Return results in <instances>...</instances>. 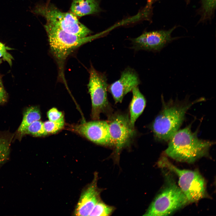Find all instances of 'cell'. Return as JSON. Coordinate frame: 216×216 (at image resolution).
Here are the masks:
<instances>
[{
    "label": "cell",
    "mask_w": 216,
    "mask_h": 216,
    "mask_svg": "<svg viewBox=\"0 0 216 216\" xmlns=\"http://www.w3.org/2000/svg\"><path fill=\"white\" fill-rule=\"evenodd\" d=\"M49 120L52 121H57L64 116L63 113L58 110L56 108H52L47 112Z\"/></svg>",
    "instance_id": "cell-21"
},
{
    "label": "cell",
    "mask_w": 216,
    "mask_h": 216,
    "mask_svg": "<svg viewBox=\"0 0 216 216\" xmlns=\"http://www.w3.org/2000/svg\"><path fill=\"white\" fill-rule=\"evenodd\" d=\"M158 165L175 173L178 178L179 187L189 202H195L206 195L205 180L197 171L180 169L174 165L165 156L161 158Z\"/></svg>",
    "instance_id": "cell-6"
},
{
    "label": "cell",
    "mask_w": 216,
    "mask_h": 216,
    "mask_svg": "<svg viewBox=\"0 0 216 216\" xmlns=\"http://www.w3.org/2000/svg\"><path fill=\"white\" fill-rule=\"evenodd\" d=\"M132 91V97L130 105L129 117L131 124L134 127L136 121L145 107L146 100L138 86L134 88Z\"/></svg>",
    "instance_id": "cell-13"
},
{
    "label": "cell",
    "mask_w": 216,
    "mask_h": 216,
    "mask_svg": "<svg viewBox=\"0 0 216 216\" xmlns=\"http://www.w3.org/2000/svg\"><path fill=\"white\" fill-rule=\"evenodd\" d=\"M157 0H147L148 2V6H150L151 5L152 3L154 1Z\"/></svg>",
    "instance_id": "cell-24"
},
{
    "label": "cell",
    "mask_w": 216,
    "mask_h": 216,
    "mask_svg": "<svg viewBox=\"0 0 216 216\" xmlns=\"http://www.w3.org/2000/svg\"><path fill=\"white\" fill-rule=\"evenodd\" d=\"M166 178V185L154 198L144 216H167L189 202L180 187L170 178Z\"/></svg>",
    "instance_id": "cell-5"
},
{
    "label": "cell",
    "mask_w": 216,
    "mask_h": 216,
    "mask_svg": "<svg viewBox=\"0 0 216 216\" xmlns=\"http://www.w3.org/2000/svg\"><path fill=\"white\" fill-rule=\"evenodd\" d=\"M13 136L8 134L0 135V168L9 159Z\"/></svg>",
    "instance_id": "cell-16"
},
{
    "label": "cell",
    "mask_w": 216,
    "mask_h": 216,
    "mask_svg": "<svg viewBox=\"0 0 216 216\" xmlns=\"http://www.w3.org/2000/svg\"><path fill=\"white\" fill-rule=\"evenodd\" d=\"M68 129L98 145L113 146L108 122L94 120L70 125Z\"/></svg>",
    "instance_id": "cell-9"
},
{
    "label": "cell",
    "mask_w": 216,
    "mask_h": 216,
    "mask_svg": "<svg viewBox=\"0 0 216 216\" xmlns=\"http://www.w3.org/2000/svg\"><path fill=\"white\" fill-rule=\"evenodd\" d=\"M216 0H202V18L205 20L210 18L216 8Z\"/></svg>",
    "instance_id": "cell-20"
},
{
    "label": "cell",
    "mask_w": 216,
    "mask_h": 216,
    "mask_svg": "<svg viewBox=\"0 0 216 216\" xmlns=\"http://www.w3.org/2000/svg\"><path fill=\"white\" fill-rule=\"evenodd\" d=\"M31 134L35 136H43L47 134L44 128L43 122L40 120L35 121L29 125L21 135Z\"/></svg>",
    "instance_id": "cell-17"
},
{
    "label": "cell",
    "mask_w": 216,
    "mask_h": 216,
    "mask_svg": "<svg viewBox=\"0 0 216 216\" xmlns=\"http://www.w3.org/2000/svg\"><path fill=\"white\" fill-rule=\"evenodd\" d=\"M175 28L174 27L167 30L145 32L138 37L131 39L132 48L136 51L159 52L169 43L177 38L171 37L172 33Z\"/></svg>",
    "instance_id": "cell-10"
},
{
    "label": "cell",
    "mask_w": 216,
    "mask_h": 216,
    "mask_svg": "<svg viewBox=\"0 0 216 216\" xmlns=\"http://www.w3.org/2000/svg\"><path fill=\"white\" fill-rule=\"evenodd\" d=\"M162 99V109L152 122L151 128L156 140L166 142L179 130L187 111L194 104L204 99L201 98L192 101L170 99L166 102L163 97Z\"/></svg>",
    "instance_id": "cell-1"
},
{
    "label": "cell",
    "mask_w": 216,
    "mask_h": 216,
    "mask_svg": "<svg viewBox=\"0 0 216 216\" xmlns=\"http://www.w3.org/2000/svg\"><path fill=\"white\" fill-rule=\"evenodd\" d=\"M108 123L110 135L118 155L121 151L130 143L136 134L128 115L116 113L110 118Z\"/></svg>",
    "instance_id": "cell-8"
},
{
    "label": "cell",
    "mask_w": 216,
    "mask_h": 216,
    "mask_svg": "<svg viewBox=\"0 0 216 216\" xmlns=\"http://www.w3.org/2000/svg\"><path fill=\"white\" fill-rule=\"evenodd\" d=\"M114 208L99 200L94 207L89 216H105L110 215Z\"/></svg>",
    "instance_id": "cell-19"
},
{
    "label": "cell",
    "mask_w": 216,
    "mask_h": 216,
    "mask_svg": "<svg viewBox=\"0 0 216 216\" xmlns=\"http://www.w3.org/2000/svg\"><path fill=\"white\" fill-rule=\"evenodd\" d=\"M164 151L167 156L179 162L192 163L206 155L214 142L199 139L189 125L178 130L169 141Z\"/></svg>",
    "instance_id": "cell-2"
},
{
    "label": "cell",
    "mask_w": 216,
    "mask_h": 216,
    "mask_svg": "<svg viewBox=\"0 0 216 216\" xmlns=\"http://www.w3.org/2000/svg\"><path fill=\"white\" fill-rule=\"evenodd\" d=\"M41 118L39 108L36 106H31L25 111L22 122L17 131L21 135L26 128L34 122L40 120Z\"/></svg>",
    "instance_id": "cell-15"
},
{
    "label": "cell",
    "mask_w": 216,
    "mask_h": 216,
    "mask_svg": "<svg viewBox=\"0 0 216 216\" xmlns=\"http://www.w3.org/2000/svg\"><path fill=\"white\" fill-rule=\"evenodd\" d=\"M82 193L76 207L74 214L77 216H89L99 200V191L97 185V177Z\"/></svg>",
    "instance_id": "cell-12"
},
{
    "label": "cell",
    "mask_w": 216,
    "mask_h": 216,
    "mask_svg": "<svg viewBox=\"0 0 216 216\" xmlns=\"http://www.w3.org/2000/svg\"><path fill=\"white\" fill-rule=\"evenodd\" d=\"M8 94L4 89L0 77V104L6 102L8 99Z\"/></svg>",
    "instance_id": "cell-23"
},
{
    "label": "cell",
    "mask_w": 216,
    "mask_h": 216,
    "mask_svg": "<svg viewBox=\"0 0 216 216\" xmlns=\"http://www.w3.org/2000/svg\"><path fill=\"white\" fill-rule=\"evenodd\" d=\"M64 123V116L56 121L48 120L43 122L44 129L47 135L57 133L63 128Z\"/></svg>",
    "instance_id": "cell-18"
},
{
    "label": "cell",
    "mask_w": 216,
    "mask_h": 216,
    "mask_svg": "<svg viewBox=\"0 0 216 216\" xmlns=\"http://www.w3.org/2000/svg\"><path fill=\"white\" fill-rule=\"evenodd\" d=\"M44 27L51 52L60 67H62L66 59L74 50L98 36L81 38L47 23Z\"/></svg>",
    "instance_id": "cell-4"
},
{
    "label": "cell",
    "mask_w": 216,
    "mask_h": 216,
    "mask_svg": "<svg viewBox=\"0 0 216 216\" xmlns=\"http://www.w3.org/2000/svg\"><path fill=\"white\" fill-rule=\"evenodd\" d=\"M3 57L6 60L9 64H11V59L12 57L7 51L6 48L4 45L0 42V58Z\"/></svg>",
    "instance_id": "cell-22"
},
{
    "label": "cell",
    "mask_w": 216,
    "mask_h": 216,
    "mask_svg": "<svg viewBox=\"0 0 216 216\" xmlns=\"http://www.w3.org/2000/svg\"><path fill=\"white\" fill-rule=\"evenodd\" d=\"M32 12L44 17L47 23L68 33L85 38L92 33L90 30L79 21L76 15L72 12L62 11L50 3V0L46 3L37 5Z\"/></svg>",
    "instance_id": "cell-3"
},
{
    "label": "cell",
    "mask_w": 216,
    "mask_h": 216,
    "mask_svg": "<svg viewBox=\"0 0 216 216\" xmlns=\"http://www.w3.org/2000/svg\"><path fill=\"white\" fill-rule=\"evenodd\" d=\"M89 73L88 88L92 102L91 117L94 120H98L100 114L109 107L107 79L105 74L98 71L92 65Z\"/></svg>",
    "instance_id": "cell-7"
},
{
    "label": "cell",
    "mask_w": 216,
    "mask_h": 216,
    "mask_svg": "<svg viewBox=\"0 0 216 216\" xmlns=\"http://www.w3.org/2000/svg\"><path fill=\"white\" fill-rule=\"evenodd\" d=\"M71 12L77 16L96 14L100 11L96 0H73L70 8Z\"/></svg>",
    "instance_id": "cell-14"
},
{
    "label": "cell",
    "mask_w": 216,
    "mask_h": 216,
    "mask_svg": "<svg viewBox=\"0 0 216 216\" xmlns=\"http://www.w3.org/2000/svg\"><path fill=\"white\" fill-rule=\"evenodd\" d=\"M140 82L136 71L128 67L121 72L119 79L108 86V89L116 103H121L124 97Z\"/></svg>",
    "instance_id": "cell-11"
}]
</instances>
